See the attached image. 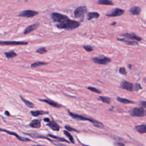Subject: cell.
Wrapping results in <instances>:
<instances>
[{
  "label": "cell",
  "mask_w": 146,
  "mask_h": 146,
  "mask_svg": "<svg viewBox=\"0 0 146 146\" xmlns=\"http://www.w3.org/2000/svg\"><path fill=\"white\" fill-rule=\"evenodd\" d=\"M68 113L72 119L77 120H82V121H90L95 127H96L98 128H104V125L102 122H100L94 119L92 117H90L88 116H85L84 115H79L78 113H74L70 110H67Z\"/></svg>",
  "instance_id": "obj_1"
},
{
  "label": "cell",
  "mask_w": 146,
  "mask_h": 146,
  "mask_svg": "<svg viewBox=\"0 0 146 146\" xmlns=\"http://www.w3.org/2000/svg\"><path fill=\"white\" fill-rule=\"evenodd\" d=\"M79 26H80L79 22L74 20L70 19V18L62 23H57L56 25V27L57 28L59 29H64L67 30L75 29L79 27Z\"/></svg>",
  "instance_id": "obj_2"
},
{
  "label": "cell",
  "mask_w": 146,
  "mask_h": 146,
  "mask_svg": "<svg viewBox=\"0 0 146 146\" xmlns=\"http://www.w3.org/2000/svg\"><path fill=\"white\" fill-rule=\"evenodd\" d=\"M129 113L131 116L134 117H144L146 116V110L142 107L133 108L129 111Z\"/></svg>",
  "instance_id": "obj_3"
},
{
  "label": "cell",
  "mask_w": 146,
  "mask_h": 146,
  "mask_svg": "<svg viewBox=\"0 0 146 146\" xmlns=\"http://www.w3.org/2000/svg\"><path fill=\"white\" fill-rule=\"evenodd\" d=\"M92 60L95 63L102 65H106L111 62V59L104 55H100L98 56H95L92 58Z\"/></svg>",
  "instance_id": "obj_4"
},
{
  "label": "cell",
  "mask_w": 146,
  "mask_h": 146,
  "mask_svg": "<svg viewBox=\"0 0 146 146\" xmlns=\"http://www.w3.org/2000/svg\"><path fill=\"white\" fill-rule=\"evenodd\" d=\"M51 18L55 22H58V23H62L65 21L67 19H68L69 18L66 15L58 13H52L51 14Z\"/></svg>",
  "instance_id": "obj_5"
},
{
  "label": "cell",
  "mask_w": 146,
  "mask_h": 146,
  "mask_svg": "<svg viewBox=\"0 0 146 146\" xmlns=\"http://www.w3.org/2000/svg\"><path fill=\"white\" fill-rule=\"evenodd\" d=\"M39 13L35 10H25L21 11L17 15L18 17H25V18H31L36 15H38Z\"/></svg>",
  "instance_id": "obj_6"
},
{
  "label": "cell",
  "mask_w": 146,
  "mask_h": 146,
  "mask_svg": "<svg viewBox=\"0 0 146 146\" xmlns=\"http://www.w3.org/2000/svg\"><path fill=\"white\" fill-rule=\"evenodd\" d=\"M87 11V8L85 6H81L78 7L74 12V14L75 18H79L83 17L84 14Z\"/></svg>",
  "instance_id": "obj_7"
},
{
  "label": "cell",
  "mask_w": 146,
  "mask_h": 146,
  "mask_svg": "<svg viewBox=\"0 0 146 146\" xmlns=\"http://www.w3.org/2000/svg\"><path fill=\"white\" fill-rule=\"evenodd\" d=\"M120 87L122 89L128 91H135V84L129 82L125 80H123L121 82Z\"/></svg>",
  "instance_id": "obj_8"
},
{
  "label": "cell",
  "mask_w": 146,
  "mask_h": 146,
  "mask_svg": "<svg viewBox=\"0 0 146 146\" xmlns=\"http://www.w3.org/2000/svg\"><path fill=\"white\" fill-rule=\"evenodd\" d=\"M26 135H28L30 136H32L33 137H35V138H40V139H47L48 140H49L50 142L52 143L54 145H57V146H60V145H62V146H67L66 145H64V144H60V143H58V141L56 140H53L51 139H50L48 137H47V136H43V135H38L37 133H24Z\"/></svg>",
  "instance_id": "obj_9"
},
{
  "label": "cell",
  "mask_w": 146,
  "mask_h": 146,
  "mask_svg": "<svg viewBox=\"0 0 146 146\" xmlns=\"http://www.w3.org/2000/svg\"><path fill=\"white\" fill-rule=\"evenodd\" d=\"M124 10L123 9H120V8H115L113 10L111 11L110 13H107L106 14L107 17H119L124 14Z\"/></svg>",
  "instance_id": "obj_10"
},
{
  "label": "cell",
  "mask_w": 146,
  "mask_h": 146,
  "mask_svg": "<svg viewBox=\"0 0 146 146\" xmlns=\"http://www.w3.org/2000/svg\"><path fill=\"white\" fill-rule=\"evenodd\" d=\"M1 131H3L5 132H6V133L9 134V135H14L15 136H16V137L20 141H31V140L29 138H27V137H23V136H21L19 135H18L17 133H15V132H13V131H9V130H7V129H2V128H1Z\"/></svg>",
  "instance_id": "obj_11"
},
{
  "label": "cell",
  "mask_w": 146,
  "mask_h": 146,
  "mask_svg": "<svg viewBox=\"0 0 146 146\" xmlns=\"http://www.w3.org/2000/svg\"><path fill=\"white\" fill-rule=\"evenodd\" d=\"M28 43L27 42L25 41H0L1 45H26Z\"/></svg>",
  "instance_id": "obj_12"
},
{
  "label": "cell",
  "mask_w": 146,
  "mask_h": 146,
  "mask_svg": "<svg viewBox=\"0 0 146 146\" xmlns=\"http://www.w3.org/2000/svg\"><path fill=\"white\" fill-rule=\"evenodd\" d=\"M121 35L125 37L126 38L129 39L131 40H135V41H137V42L141 41L142 40V38L140 36L137 35L135 33H125V34H121Z\"/></svg>",
  "instance_id": "obj_13"
},
{
  "label": "cell",
  "mask_w": 146,
  "mask_h": 146,
  "mask_svg": "<svg viewBox=\"0 0 146 146\" xmlns=\"http://www.w3.org/2000/svg\"><path fill=\"white\" fill-rule=\"evenodd\" d=\"M38 100L40 102H44V103L48 104V105H50L54 108H59L62 107V106L60 104H59L57 102H54L51 99H38Z\"/></svg>",
  "instance_id": "obj_14"
},
{
  "label": "cell",
  "mask_w": 146,
  "mask_h": 146,
  "mask_svg": "<svg viewBox=\"0 0 146 146\" xmlns=\"http://www.w3.org/2000/svg\"><path fill=\"white\" fill-rule=\"evenodd\" d=\"M39 26V23L38 22H36L32 25H29L25 29V30L23 31V34L26 35V34H28L30 33L31 32L36 30Z\"/></svg>",
  "instance_id": "obj_15"
},
{
  "label": "cell",
  "mask_w": 146,
  "mask_h": 146,
  "mask_svg": "<svg viewBox=\"0 0 146 146\" xmlns=\"http://www.w3.org/2000/svg\"><path fill=\"white\" fill-rule=\"evenodd\" d=\"M47 125L48 127H49L53 131H59L60 127L58 124V123L56 121H55L54 120H50V122L47 123Z\"/></svg>",
  "instance_id": "obj_16"
},
{
  "label": "cell",
  "mask_w": 146,
  "mask_h": 146,
  "mask_svg": "<svg viewBox=\"0 0 146 146\" xmlns=\"http://www.w3.org/2000/svg\"><path fill=\"white\" fill-rule=\"evenodd\" d=\"M141 9L139 6H134L129 10V12L132 15H139L141 13Z\"/></svg>",
  "instance_id": "obj_17"
},
{
  "label": "cell",
  "mask_w": 146,
  "mask_h": 146,
  "mask_svg": "<svg viewBox=\"0 0 146 146\" xmlns=\"http://www.w3.org/2000/svg\"><path fill=\"white\" fill-rule=\"evenodd\" d=\"M135 130L139 133H146V124H141L137 125L135 127Z\"/></svg>",
  "instance_id": "obj_18"
},
{
  "label": "cell",
  "mask_w": 146,
  "mask_h": 146,
  "mask_svg": "<svg viewBox=\"0 0 146 146\" xmlns=\"http://www.w3.org/2000/svg\"><path fill=\"white\" fill-rule=\"evenodd\" d=\"M116 39L119 41H120V42H123L124 43H125V44H128V45H138V42L137 41H135V40H128L125 38H119V37H117L116 38Z\"/></svg>",
  "instance_id": "obj_19"
},
{
  "label": "cell",
  "mask_w": 146,
  "mask_h": 146,
  "mask_svg": "<svg viewBox=\"0 0 146 146\" xmlns=\"http://www.w3.org/2000/svg\"><path fill=\"white\" fill-rule=\"evenodd\" d=\"M29 125L34 128H39L41 126V123H40V120L38 119H34L32 120L29 124Z\"/></svg>",
  "instance_id": "obj_20"
},
{
  "label": "cell",
  "mask_w": 146,
  "mask_h": 146,
  "mask_svg": "<svg viewBox=\"0 0 146 146\" xmlns=\"http://www.w3.org/2000/svg\"><path fill=\"white\" fill-rule=\"evenodd\" d=\"M30 113L32 116L34 117L38 116L39 115H43L45 114H48V112L47 111H42V110H36V111H30Z\"/></svg>",
  "instance_id": "obj_21"
},
{
  "label": "cell",
  "mask_w": 146,
  "mask_h": 146,
  "mask_svg": "<svg viewBox=\"0 0 146 146\" xmlns=\"http://www.w3.org/2000/svg\"><path fill=\"white\" fill-rule=\"evenodd\" d=\"M116 100L119 102H120L121 103H123V104H134L135 102L131 100H129V99H125V98H121V97H117L116 98Z\"/></svg>",
  "instance_id": "obj_22"
},
{
  "label": "cell",
  "mask_w": 146,
  "mask_h": 146,
  "mask_svg": "<svg viewBox=\"0 0 146 146\" xmlns=\"http://www.w3.org/2000/svg\"><path fill=\"white\" fill-rule=\"evenodd\" d=\"M20 98L22 100V101L25 103V104L29 108H33L34 107V103H33L32 102H31L30 101L26 99L24 97H23V96L22 95H20Z\"/></svg>",
  "instance_id": "obj_23"
},
{
  "label": "cell",
  "mask_w": 146,
  "mask_h": 146,
  "mask_svg": "<svg viewBox=\"0 0 146 146\" xmlns=\"http://www.w3.org/2000/svg\"><path fill=\"white\" fill-rule=\"evenodd\" d=\"M99 16V14L97 12H89L87 13V19L90 21L94 18H98Z\"/></svg>",
  "instance_id": "obj_24"
},
{
  "label": "cell",
  "mask_w": 146,
  "mask_h": 146,
  "mask_svg": "<svg viewBox=\"0 0 146 146\" xmlns=\"http://www.w3.org/2000/svg\"><path fill=\"white\" fill-rule=\"evenodd\" d=\"M5 55L6 56V58L7 59H11L13 58L14 57H15L17 54L15 52H14V51H6L4 52Z\"/></svg>",
  "instance_id": "obj_25"
},
{
  "label": "cell",
  "mask_w": 146,
  "mask_h": 146,
  "mask_svg": "<svg viewBox=\"0 0 146 146\" xmlns=\"http://www.w3.org/2000/svg\"><path fill=\"white\" fill-rule=\"evenodd\" d=\"M97 3L99 5H113V2L111 0H98Z\"/></svg>",
  "instance_id": "obj_26"
},
{
  "label": "cell",
  "mask_w": 146,
  "mask_h": 146,
  "mask_svg": "<svg viewBox=\"0 0 146 146\" xmlns=\"http://www.w3.org/2000/svg\"><path fill=\"white\" fill-rule=\"evenodd\" d=\"M47 136L49 137H51L52 138H54L59 141H64V142H66V143H70V141H68L67 140H66V139H64L63 137H59V136H55V135H54L52 134H47Z\"/></svg>",
  "instance_id": "obj_27"
},
{
  "label": "cell",
  "mask_w": 146,
  "mask_h": 146,
  "mask_svg": "<svg viewBox=\"0 0 146 146\" xmlns=\"http://www.w3.org/2000/svg\"><path fill=\"white\" fill-rule=\"evenodd\" d=\"M48 64V63H47V62L38 61V62H35L32 63V64H31V67H32V68H35V67H36L40 66L46 65V64Z\"/></svg>",
  "instance_id": "obj_28"
},
{
  "label": "cell",
  "mask_w": 146,
  "mask_h": 146,
  "mask_svg": "<svg viewBox=\"0 0 146 146\" xmlns=\"http://www.w3.org/2000/svg\"><path fill=\"white\" fill-rule=\"evenodd\" d=\"M99 100H101L102 102L107 103V104H110L111 103V98L107 96H99Z\"/></svg>",
  "instance_id": "obj_29"
},
{
  "label": "cell",
  "mask_w": 146,
  "mask_h": 146,
  "mask_svg": "<svg viewBox=\"0 0 146 146\" xmlns=\"http://www.w3.org/2000/svg\"><path fill=\"white\" fill-rule=\"evenodd\" d=\"M63 133H64V135H65L68 138V140H69V141H70V143H73V144L75 143L74 137H72V136L71 135V134L68 131H67L64 130V131H63Z\"/></svg>",
  "instance_id": "obj_30"
},
{
  "label": "cell",
  "mask_w": 146,
  "mask_h": 146,
  "mask_svg": "<svg viewBox=\"0 0 146 146\" xmlns=\"http://www.w3.org/2000/svg\"><path fill=\"white\" fill-rule=\"evenodd\" d=\"M36 52L38 54H43L47 52V50H46V48L45 47H39V48H38L36 50Z\"/></svg>",
  "instance_id": "obj_31"
},
{
  "label": "cell",
  "mask_w": 146,
  "mask_h": 146,
  "mask_svg": "<svg viewBox=\"0 0 146 146\" xmlns=\"http://www.w3.org/2000/svg\"><path fill=\"white\" fill-rule=\"evenodd\" d=\"M83 48L87 52H91V51H92L94 50V47L91 46V45H88V44L84 45Z\"/></svg>",
  "instance_id": "obj_32"
},
{
  "label": "cell",
  "mask_w": 146,
  "mask_h": 146,
  "mask_svg": "<svg viewBox=\"0 0 146 146\" xmlns=\"http://www.w3.org/2000/svg\"><path fill=\"white\" fill-rule=\"evenodd\" d=\"M87 89L92 91V92H96V93H98V94H101V91L99 90V89L95 88V87H91V86H89L87 87Z\"/></svg>",
  "instance_id": "obj_33"
},
{
  "label": "cell",
  "mask_w": 146,
  "mask_h": 146,
  "mask_svg": "<svg viewBox=\"0 0 146 146\" xmlns=\"http://www.w3.org/2000/svg\"><path fill=\"white\" fill-rule=\"evenodd\" d=\"M119 72L123 75H126L127 74V72L124 67H120L119 70Z\"/></svg>",
  "instance_id": "obj_34"
},
{
  "label": "cell",
  "mask_w": 146,
  "mask_h": 146,
  "mask_svg": "<svg viewBox=\"0 0 146 146\" xmlns=\"http://www.w3.org/2000/svg\"><path fill=\"white\" fill-rule=\"evenodd\" d=\"M64 128L67 130V131L68 132H71V131H75V132H78V130H76V129H74V128L71 127V126L68 125H66L64 126Z\"/></svg>",
  "instance_id": "obj_35"
},
{
  "label": "cell",
  "mask_w": 146,
  "mask_h": 146,
  "mask_svg": "<svg viewBox=\"0 0 146 146\" xmlns=\"http://www.w3.org/2000/svg\"><path fill=\"white\" fill-rule=\"evenodd\" d=\"M142 88L143 87L140 83H135V91H137L140 90H141Z\"/></svg>",
  "instance_id": "obj_36"
},
{
  "label": "cell",
  "mask_w": 146,
  "mask_h": 146,
  "mask_svg": "<svg viewBox=\"0 0 146 146\" xmlns=\"http://www.w3.org/2000/svg\"><path fill=\"white\" fill-rule=\"evenodd\" d=\"M139 106L144 108H146V101H144V100H141L140 102H139Z\"/></svg>",
  "instance_id": "obj_37"
},
{
  "label": "cell",
  "mask_w": 146,
  "mask_h": 146,
  "mask_svg": "<svg viewBox=\"0 0 146 146\" xmlns=\"http://www.w3.org/2000/svg\"><path fill=\"white\" fill-rule=\"evenodd\" d=\"M113 145H114V146H125L124 144H123L121 142H119V141H115L113 143Z\"/></svg>",
  "instance_id": "obj_38"
},
{
  "label": "cell",
  "mask_w": 146,
  "mask_h": 146,
  "mask_svg": "<svg viewBox=\"0 0 146 146\" xmlns=\"http://www.w3.org/2000/svg\"><path fill=\"white\" fill-rule=\"evenodd\" d=\"M43 121L46 122V123H48V122L50 121V119L49 118H48V117H45V118L43 119Z\"/></svg>",
  "instance_id": "obj_39"
},
{
  "label": "cell",
  "mask_w": 146,
  "mask_h": 146,
  "mask_svg": "<svg viewBox=\"0 0 146 146\" xmlns=\"http://www.w3.org/2000/svg\"><path fill=\"white\" fill-rule=\"evenodd\" d=\"M5 114L6 116H9V115H10V113H9V112L7 111H6L5 112Z\"/></svg>",
  "instance_id": "obj_40"
},
{
  "label": "cell",
  "mask_w": 146,
  "mask_h": 146,
  "mask_svg": "<svg viewBox=\"0 0 146 146\" xmlns=\"http://www.w3.org/2000/svg\"><path fill=\"white\" fill-rule=\"evenodd\" d=\"M31 146H46L43 145H40V144H37V145H32Z\"/></svg>",
  "instance_id": "obj_41"
},
{
  "label": "cell",
  "mask_w": 146,
  "mask_h": 146,
  "mask_svg": "<svg viewBox=\"0 0 146 146\" xmlns=\"http://www.w3.org/2000/svg\"><path fill=\"white\" fill-rule=\"evenodd\" d=\"M132 64H128V67L129 68V69H131L132 68Z\"/></svg>",
  "instance_id": "obj_42"
},
{
  "label": "cell",
  "mask_w": 146,
  "mask_h": 146,
  "mask_svg": "<svg viewBox=\"0 0 146 146\" xmlns=\"http://www.w3.org/2000/svg\"><path fill=\"white\" fill-rule=\"evenodd\" d=\"M116 22H113V23H112L111 25H112V26H113V25H116Z\"/></svg>",
  "instance_id": "obj_43"
},
{
  "label": "cell",
  "mask_w": 146,
  "mask_h": 146,
  "mask_svg": "<svg viewBox=\"0 0 146 146\" xmlns=\"http://www.w3.org/2000/svg\"><path fill=\"white\" fill-rule=\"evenodd\" d=\"M84 146H90V145H84Z\"/></svg>",
  "instance_id": "obj_44"
}]
</instances>
